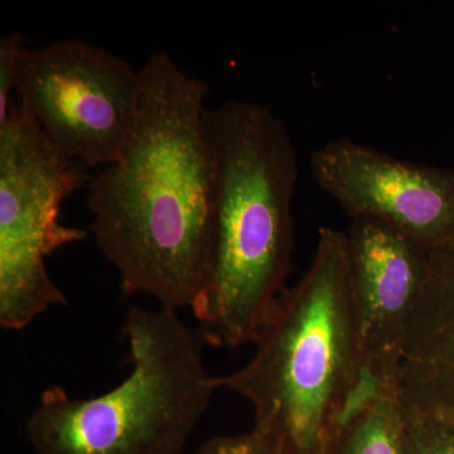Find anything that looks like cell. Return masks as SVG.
I'll return each mask as SVG.
<instances>
[{
	"mask_svg": "<svg viewBox=\"0 0 454 454\" xmlns=\"http://www.w3.org/2000/svg\"><path fill=\"white\" fill-rule=\"evenodd\" d=\"M136 127L90 182L91 230L125 295L192 309L210 274L214 163L203 127L208 85L166 52L140 67Z\"/></svg>",
	"mask_w": 454,
	"mask_h": 454,
	"instance_id": "1",
	"label": "cell"
},
{
	"mask_svg": "<svg viewBox=\"0 0 454 454\" xmlns=\"http://www.w3.org/2000/svg\"><path fill=\"white\" fill-rule=\"evenodd\" d=\"M214 163V234L207 284L191 309L203 342H255L292 271L298 160L270 107L229 100L203 114Z\"/></svg>",
	"mask_w": 454,
	"mask_h": 454,
	"instance_id": "2",
	"label": "cell"
},
{
	"mask_svg": "<svg viewBox=\"0 0 454 454\" xmlns=\"http://www.w3.org/2000/svg\"><path fill=\"white\" fill-rule=\"evenodd\" d=\"M238 372L214 378L245 397L255 428L286 454H322L349 411L375 389L358 340L348 235L321 227L315 259L283 293Z\"/></svg>",
	"mask_w": 454,
	"mask_h": 454,
	"instance_id": "3",
	"label": "cell"
},
{
	"mask_svg": "<svg viewBox=\"0 0 454 454\" xmlns=\"http://www.w3.org/2000/svg\"><path fill=\"white\" fill-rule=\"evenodd\" d=\"M124 333L129 375L114 389L73 399L62 387L42 393L27 423L37 454H178L207 411L214 376L203 339L176 310L133 306Z\"/></svg>",
	"mask_w": 454,
	"mask_h": 454,
	"instance_id": "4",
	"label": "cell"
},
{
	"mask_svg": "<svg viewBox=\"0 0 454 454\" xmlns=\"http://www.w3.org/2000/svg\"><path fill=\"white\" fill-rule=\"evenodd\" d=\"M77 162L56 151L20 106L0 125V325L25 330L67 298L51 279L46 259L88 238L62 225V202L82 186Z\"/></svg>",
	"mask_w": 454,
	"mask_h": 454,
	"instance_id": "5",
	"label": "cell"
},
{
	"mask_svg": "<svg viewBox=\"0 0 454 454\" xmlns=\"http://www.w3.org/2000/svg\"><path fill=\"white\" fill-rule=\"evenodd\" d=\"M16 91L18 106L56 151L104 168L121 157L133 134L142 71L88 42L25 46L18 57Z\"/></svg>",
	"mask_w": 454,
	"mask_h": 454,
	"instance_id": "6",
	"label": "cell"
},
{
	"mask_svg": "<svg viewBox=\"0 0 454 454\" xmlns=\"http://www.w3.org/2000/svg\"><path fill=\"white\" fill-rule=\"evenodd\" d=\"M312 170L352 220L380 221L429 250L454 240L453 169L406 162L340 139L315 152Z\"/></svg>",
	"mask_w": 454,
	"mask_h": 454,
	"instance_id": "7",
	"label": "cell"
},
{
	"mask_svg": "<svg viewBox=\"0 0 454 454\" xmlns=\"http://www.w3.org/2000/svg\"><path fill=\"white\" fill-rule=\"evenodd\" d=\"M346 235L366 376L382 389L397 390L409 322L428 279L430 250L372 219L352 220Z\"/></svg>",
	"mask_w": 454,
	"mask_h": 454,
	"instance_id": "8",
	"label": "cell"
},
{
	"mask_svg": "<svg viewBox=\"0 0 454 454\" xmlns=\"http://www.w3.org/2000/svg\"><path fill=\"white\" fill-rule=\"evenodd\" d=\"M404 409L454 419V240L429 252V274L415 307L397 380Z\"/></svg>",
	"mask_w": 454,
	"mask_h": 454,
	"instance_id": "9",
	"label": "cell"
},
{
	"mask_svg": "<svg viewBox=\"0 0 454 454\" xmlns=\"http://www.w3.org/2000/svg\"><path fill=\"white\" fill-rule=\"evenodd\" d=\"M322 454H404L397 391L376 389L361 399Z\"/></svg>",
	"mask_w": 454,
	"mask_h": 454,
	"instance_id": "10",
	"label": "cell"
},
{
	"mask_svg": "<svg viewBox=\"0 0 454 454\" xmlns=\"http://www.w3.org/2000/svg\"><path fill=\"white\" fill-rule=\"evenodd\" d=\"M403 453L454 454V420L430 411L403 409Z\"/></svg>",
	"mask_w": 454,
	"mask_h": 454,
	"instance_id": "11",
	"label": "cell"
},
{
	"mask_svg": "<svg viewBox=\"0 0 454 454\" xmlns=\"http://www.w3.org/2000/svg\"><path fill=\"white\" fill-rule=\"evenodd\" d=\"M195 454H286L270 435L254 427L239 435H223L205 442Z\"/></svg>",
	"mask_w": 454,
	"mask_h": 454,
	"instance_id": "12",
	"label": "cell"
},
{
	"mask_svg": "<svg viewBox=\"0 0 454 454\" xmlns=\"http://www.w3.org/2000/svg\"><path fill=\"white\" fill-rule=\"evenodd\" d=\"M20 32L0 37V125L8 121L12 109V94L17 86L18 57L25 47Z\"/></svg>",
	"mask_w": 454,
	"mask_h": 454,
	"instance_id": "13",
	"label": "cell"
},
{
	"mask_svg": "<svg viewBox=\"0 0 454 454\" xmlns=\"http://www.w3.org/2000/svg\"><path fill=\"white\" fill-rule=\"evenodd\" d=\"M454 420V419H453Z\"/></svg>",
	"mask_w": 454,
	"mask_h": 454,
	"instance_id": "14",
	"label": "cell"
}]
</instances>
